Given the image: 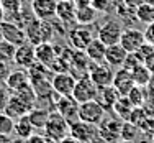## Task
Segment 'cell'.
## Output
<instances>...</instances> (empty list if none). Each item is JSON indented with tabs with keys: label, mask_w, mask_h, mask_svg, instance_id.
I'll use <instances>...</instances> for the list:
<instances>
[{
	"label": "cell",
	"mask_w": 154,
	"mask_h": 143,
	"mask_svg": "<svg viewBox=\"0 0 154 143\" xmlns=\"http://www.w3.org/2000/svg\"><path fill=\"white\" fill-rule=\"evenodd\" d=\"M69 128H71L69 122L59 112L54 110V112L49 113V119H48L43 132H45V137L48 140L59 143L61 140H64L66 137H69Z\"/></svg>",
	"instance_id": "1"
},
{
	"label": "cell",
	"mask_w": 154,
	"mask_h": 143,
	"mask_svg": "<svg viewBox=\"0 0 154 143\" xmlns=\"http://www.w3.org/2000/svg\"><path fill=\"white\" fill-rule=\"evenodd\" d=\"M105 113L107 110L103 109V105L95 99V100H89L79 104V120L87 123H92V125H100L102 120L105 119Z\"/></svg>",
	"instance_id": "2"
},
{
	"label": "cell",
	"mask_w": 154,
	"mask_h": 143,
	"mask_svg": "<svg viewBox=\"0 0 154 143\" xmlns=\"http://www.w3.org/2000/svg\"><path fill=\"white\" fill-rule=\"evenodd\" d=\"M72 97H74L79 104H84V102H89V100H95V99L98 97V87L92 82V79L89 78V74H85V76L77 79Z\"/></svg>",
	"instance_id": "3"
},
{
	"label": "cell",
	"mask_w": 154,
	"mask_h": 143,
	"mask_svg": "<svg viewBox=\"0 0 154 143\" xmlns=\"http://www.w3.org/2000/svg\"><path fill=\"white\" fill-rule=\"evenodd\" d=\"M123 33V25L122 21L118 20H108L105 21L103 25H100L97 30V38L100 40L103 45H116L120 43V38H122Z\"/></svg>",
	"instance_id": "4"
},
{
	"label": "cell",
	"mask_w": 154,
	"mask_h": 143,
	"mask_svg": "<svg viewBox=\"0 0 154 143\" xmlns=\"http://www.w3.org/2000/svg\"><path fill=\"white\" fill-rule=\"evenodd\" d=\"M89 78L92 79V82L98 89H103V87H108L113 84V68H110L107 63H94L89 69Z\"/></svg>",
	"instance_id": "5"
},
{
	"label": "cell",
	"mask_w": 154,
	"mask_h": 143,
	"mask_svg": "<svg viewBox=\"0 0 154 143\" xmlns=\"http://www.w3.org/2000/svg\"><path fill=\"white\" fill-rule=\"evenodd\" d=\"M95 38L90 25H77L69 31V43L77 51H85L89 43Z\"/></svg>",
	"instance_id": "6"
},
{
	"label": "cell",
	"mask_w": 154,
	"mask_h": 143,
	"mask_svg": "<svg viewBox=\"0 0 154 143\" xmlns=\"http://www.w3.org/2000/svg\"><path fill=\"white\" fill-rule=\"evenodd\" d=\"M69 135L77 138V140L82 141V143H92L95 138L98 137V128H97V125L82 122V120H77V122L71 123Z\"/></svg>",
	"instance_id": "7"
},
{
	"label": "cell",
	"mask_w": 154,
	"mask_h": 143,
	"mask_svg": "<svg viewBox=\"0 0 154 143\" xmlns=\"http://www.w3.org/2000/svg\"><path fill=\"white\" fill-rule=\"evenodd\" d=\"M77 79L71 72H56L53 74V79H51V84H53V91L61 97H66V95H72L74 92Z\"/></svg>",
	"instance_id": "8"
},
{
	"label": "cell",
	"mask_w": 154,
	"mask_h": 143,
	"mask_svg": "<svg viewBox=\"0 0 154 143\" xmlns=\"http://www.w3.org/2000/svg\"><path fill=\"white\" fill-rule=\"evenodd\" d=\"M146 43L144 31L138 30V28H126L122 33L120 38V45H122L126 53H136V51Z\"/></svg>",
	"instance_id": "9"
},
{
	"label": "cell",
	"mask_w": 154,
	"mask_h": 143,
	"mask_svg": "<svg viewBox=\"0 0 154 143\" xmlns=\"http://www.w3.org/2000/svg\"><path fill=\"white\" fill-rule=\"evenodd\" d=\"M56 112H59L71 125L79 120V102L72 95H66V97L59 95L56 102Z\"/></svg>",
	"instance_id": "10"
},
{
	"label": "cell",
	"mask_w": 154,
	"mask_h": 143,
	"mask_svg": "<svg viewBox=\"0 0 154 143\" xmlns=\"http://www.w3.org/2000/svg\"><path fill=\"white\" fill-rule=\"evenodd\" d=\"M122 119H107L105 117L103 120H102V123L98 125V137L102 138V140L112 143L115 141L116 138L120 137V132H122Z\"/></svg>",
	"instance_id": "11"
},
{
	"label": "cell",
	"mask_w": 154,
	"mask_h": 143,
	"mask_svg": "<svg viewBox=\"0 0 154 143\" xmlns=\"http://www.w3.org/2000/svg\"><path fill=\"white\" fill-rule=\"evenodd\" d=\"M13 63H15L17 66H20L21 69H30L31 66L36 63L35 45H31V43L26 41V43H23V45L17 46Z\"/></svg>",
	"instance_id": "12"
},
{
	"label": "cell",
	"mask_w": 154,
	"mask_h": 143,
	"mask_svg": "<svg viewBox=\"0 0 154 143\" xmlns=\"http://www.w3.org/2000/svg\"><path fill=\"white\" fill-rule=\"evenodd\" d=\"M56 7L57 0H33L31 12L38 20L49 21L53 17H56Z\"/></svg>",
	"instance_id": "13"
},
{
	"label": "cell",
	"mask_w": 154,
	"mask_h": 143,
	"mask_svg": "<svg viewBox=\"0 0 154 143\" xmlns=\"http://www.w3.org/2000/svg\"><path fill=\"white\" fill-rule=\"evenodd\" d=\"M2 31H3V40L10 41L12 45L20 46L23 43H26V33H25L23 27L15 25L12 21H2Z\"/></svg>",
	"instance_id": "14"
},
{
	"label": "cell",
	"mask_w": 154,
	"mask_h": 143,
	"mask_svg": "<svg viewBox=\"0 0 154 143\" xmlns=\"http://www.w3.org/2000/svg\"><path fill=\"white\" fill-rule=\"evenodd\" d=\"M112 86L118 91L120 95H128V92L134 87V81H133V76H131V71H128L125 68L115 69Z\"/></svg>",
	"instance_id": "15"
},
{
	"label": "cell",
	"mask_w": 154,
	"mask_h": 143,
	"mask_svg": "<svg viewBox=\"0 0 154 143\" xmlns=\"http://www.w3.org/2000/svg\"><path fill=\"white\" fill-rule=\"evenodd\" d=\"M126 56H128L126 49L120 43L110 45V46H107V51H105V63L113 69H120V68H123V63L126 59Z\"/></svg>",
	"instance_id": "16"
},
{
	"label": "cell",
	"mask_w": 154,
	"mask_h": 143,
	"mask_svg": "<svg viewBox=\"0 0 154 143\" xmlns=\"http://www.w3.org/2000/svg\"><path fill=\"white\" fill-rule=\"evenodd\" d=\"M31 105H28L25 100H21L18 95L13 94L12 97H10V100H8V104H7V107H5V112L7 115H10L13 120H18V119H21V117H25V115H28V112L31 110Z\"/></svg>",
	"instance_id": "17"
},
{
	"label": "cell",
	"mask_w": 154,
	"mask_h": 143,
	"mask_svg": "<svg viewBox=\"0 0 154 143\" xmlns=\"http://www.w3.org/2000/svg\"><path fill=\"white\" fill-rule=\"evenodd\" d=\"M35 54H36V63H39L43 66H48V68H49V66L54 63V59L57 58L56 48L51 45L49 41L36 45L35 46Z\"/></svg>",
	"instance_id": "18"
},
{
	"label": "cell",
	"mask_w": 154,
	"mask_h": 143,
	"mask_svg": "<svg viewBox=\"0 0 154 143\" xmlns=\"http://www.w3.org/2000/svg\"><path fill=\"white\" fill-rule=\"evenodd\" d=\"M75 13L77 5L74 0H59L56 7V17L59 18L62 23H75Z\"/></svg>",
	"instance_id": "19"
},
{
	"label": "cell",
	"mask_w": 154,
	"mask_h": 143,
	"mask_svg": "<svg viewBox=\"0 0 154 143\" xmlns=\"http://www.w3.org/2000/svg\"><path fill=\"white\" fill-rule=\"evenodd\" d=\"M105 51H107V45H103L97 36L85 48V54L92 63H105Z\"/></svg>",
	"instance_id": "20"
},
{
	"label": "cell",
	"mask_w": 154,
	"mask_h": 143,
	"mask_svg": "<svg viewBox=\"0 0 154 143\" xmlns=\"http://www.w3.org/2000/svg\"><path fill=\"white\" fill-rule=\"evenodd\" d=\"M122 97L120 92L115 89L113 86H108V87H103V89H98V97L97 100L103 105L105 110H112L113 105L118 102V99Z\"/></svg>",
	"instance_id": "21"
},
{
	"label": "cell",
	"mask_w": 154,
	"mask_h": 143,
	"mask_svg": "<svg viewBox=\"0 0 154 143\" xmlns=\"http://www.w3.org/2000/svg\"><path fill=\"white\" fill-rule=\"evenodd\" d=\"M26 84H30V76L23 71V69H17V71H12L8 76V79L5 81V86L8 87L10 91L17 92L21 87H25Z\"/></svg>",
	"instance_id": "22"
},
{
	"label": "cell",
	"mask_w": 154,
	"mask_h": 143,
	"mask_svg": "<svg viewBox=\"0 0 154 143\" xmlns=\"http://www.w3.org/2000/svg\"><path fill=\"white\" fill-rule=\"evenodd\" d=\"M131 76H133V81H134V86H139V87H148L151 84V79H152V74L149 71V68L146 64H138L131 69Z\"/></svg>",
	"instance_id": "23"
},
{
	"label": "cell",
	"mask_w": 154,
	"mask_h": 143,
	"mask_svg": "<svg viewBox=\"0 0 154 143\" xmlns=\"http://www.w3.org/2000/svg\"><path fill=\"white\" fill-rule=\"evenodd\" d=\"M98 12L94 8L92 5H84V7H77V13H75V23L77 25H92L97 20Z\"/></svg>",
	"instance_id": "24"
},
{
	"label": "cell",
	"mask_w": 154,
	"mask_h": 143,
	"mask_svg": "<svg viewBox=\"0 0 154 143\" xmlns=\"http://www.w3.org/2000/svg\"><path fill=\"white\" fill-rule=\"evenodd\" d=\"M133 104H131L130 100H128V97L126 95H122V97L118 99V102H116L115 105H113V113H115L118 119H122L123 122H128L130 120V115H131V112H133Z\"/></svg>",
	"instance_id": "25"
},
{
	"label": "cell",
	"mask_w": 154,
	"mask_h": 143,
	"mask_svg": "<svg viewBox=\"0 0 154 143\" xmlns=\"http://www.w3.org/2000/svg\"><path fill=\"white\" fill-rule=\"evenodd\" d=\"M49 110L48 109H38V107H33L30 112H28V120L31 122V125L36 128V130H43L49 119Z\"/></svg>",
	"instance_id": "26"
},
{
	"label": "cell",
	"mask_w": 154,
	"mask_h": 143,
	"mask_svg": "<svg viewBox=\"0 0 154 143\" xmlns=\"http://www.w3.org/2000/svg\"><path fill=\"white\" fill-rule=\"evenodd\" d=\"M36 128L31 125V122L28 120V115L21 117V119H18L15 122V130H13V133L17 135L20 140H26V138H30L33 135V132H35Z\"/></svg>",
	"instance_id": "27"
},
{
	"label": "cell",
	"mask_w": 154,
	"mask_h": 143,
	"mask_svg": "<svg viewBox=\"0 0 154 143\" xmlns=\"http://www.w3.org/2000/svg\"><path fill=\"white\" fill-rule=\"evenodd\" d=\"M134 17H136L138 21H141L144 25H152L154 23V7L144 2L143 5H139L134 10Z\"/></svg>",
	"instance_id": "28"
},
{
	"label": "cell",
	"mask_w": 154,
	"mask_h": 143,
	"mask_svg": "<svg viewBox=\"0 0 154 143\" xmlns=\"http://www.w3.org/2000/svg\"><path fill=\"white\" fill-rule=\"evenodd\" d=\"M128 100L133 104V107H144L146 104V91L144 87H139V86H134L133 89L128 92Z\"/></svg>",
	"instance_id": "29"
},
{
	"label": "cell",
	"mask_w": 154,
	"mask_h": 143,
	"mask_svg": "<svg viewBox=\"0 0 154 143\" xmlns=\"http://www.w3.org/2000/svg\"><path fill=\"white\" fill-rule=\"evenodd\" d=\"M15 51L17 46L12 45L10 41H7V40L0 41V63H13Z\"/></svg>",
	"instance_id": "30"
},
{
	"label": "cell",
	"mask_w": 154,
	"mask_h": 143,
	"mask_svg": "<svg viewBox=\"0 0 154 143\" xmlns=\"http://www.w3.org/2000/svg\"><path fill=\"white\" fill-rule=\"evenodd\" d=\"M136 54L139 56L143 64H149L151 61H154V45L149 41H146L139 49L136 51Z\"/></svg>",
	"instance_id": "31"
},
{
	"label": "cell",
	"mask_w": 154,
	"mask_h": 143,
	"mask_svg": "<svg viewBox=\"0 0 154 143\" xmlns=\"http://www.w3.org/2000/svg\"><path fill=\"white\" fill-rule=\"evenodd\" d=\"M15 120L5 112H0V135H13Z\"/></svg>",
	"instance_id": "32"
},
{
	"label": "cell",
	"mask_w": 154,
	"mask_h": 143,
	"mask_svg": "<svg viewBox=\"0 0 154 143\" xmlns=\"http://www.w3.org/2000/svg\"><path fill=\"white\" fill-rule=\"evenodd\" d=\"M138 132H139V128L134 125V123L123 122L122 132H120V138H122V140H131V141H134V140H136V137H138Z\"/></svg>",
	"instance_id": "33"
},
{
	"label": "cell",
	"mask_w": 154,
	"mask_h": 143,
	"mask_svg": "<svg viewBox=\"0 0 154 143\" xmlns=\"http://www.w3.org/2000/svg\"><path fill=\"white\" fill-rule=\"evenodd\" d=\"M90 5H92L97 12H110L112 7H115V2H113V0H92Z\"/></svg>",
	"instance_id": "34"
},
{
	"label": "cell",
	"mask_w": 154,
	"mask_h": 143,
	"mask_svg": "<svg viewBox=\"0 0 154 143\" xmlns=\"http://www.w3.org/2000/svg\"><path fill=\"white\" fill-rule=\"evenodd\" d=\"M21 2L23 0H0V5L7 12H18L21 8Z\"/></svg>",
	"instance_id": "35"
},
{
	"label": "cell",
	"mask_w": 154,
	"mask_h": 143,
	"mask_svg": "<svg viewBox=\"0 0 154 143\" xmlns=\"http://www.w3.org/2000/svg\"><path fill=\"white\" fill-rule=\"evenodd\" d=\"M138 64H143L138 54L136 53H128L126 59H125V63H123V68L128 69V71H131V69H133L134 66H138Z\"/></svg>",
	"instance_id": "36"
},
{
	"label": "cell",
	"mask_w": 154,
	"mask_h": 143,
	"mask_svg": "<svg viewBox=\"0 0 154 143\" xmlns=\"http://www.w3.org/2000/svg\"><path fill=\"white\" fill-rule=\"evenodd\" d=\"M2 84V82H0ZM8 87L7 86H0V112H3L5 110V107H7V104H8V100H10V92H8Z\"/></svg>",
	"instance_id": "37"
},
{
	"label": "cell",
	"mask_w": 154,
	"mask_h": 143,
	"mask_svg": "<svg viewBox=\"0 0 154 143\" xmlns=\"http://www.w3.org/2000/svg\"><path fill=\"white\" fill-rule=\"evenodd\" d=\"M12 71L13 69L10 68V63H0V82H5Z\"/></svg>",
	"instance_id": "38"
},
{
	"label": "cell",
	"mask_w": 154,
	"mask_h": 143,
	"mask_svg": "<svg viewBox=\"0 0 154 143\" xmlns=\"http://www.w3.org/2000/svg\"><path fill=\"white\" fill-rule=\"evenodd\" d=\"M25 143H48V138L45 137V133H33L30 138H26Z\"/></svg>",
	"instance_id": "39"
},
{
	"label": "cell",
	"mask_w": 154,
	"mask_h": 143,
	"mask_svg": "<svg viewBox=\"0 0 154 143\" xmlns=\"http://www.w3.org/2000/svg\"><path fill=\"white\" fill-rule=\"evenodd\" d=\"M123 2V5L126 7V8H130V10H136L139 5H143V3H144V0H122Z\"/></svg>",
	"instance_id": "40"
},
{
	"label": "cell",
	"mask_w": 154,
	"mask_h": 143,
	"mask_svg": "<svg viewBox=\"0 0 154 143\" xmlns=\"http://www.w3.org/2000/svg\"><path fill=\"white\" fill-rule=\"evenodd\" d=\"M144 36H146V41H149L154 45V23L148 25V28H146V31H144Z\"/></svg>",
	"instance_id": "41"
},
{
	"label": "cell",
	"mask_w": 154,
	"mask_h": 143,
	"mask_svg": "<svg viewBox=\"0 0 154 143\" xmlns=\"http://www.w3.org/2000/svg\"><path fill=\"white\" fill-rule=\"evenodd\" d=\"M59 143H82V141H79L77 138H74V137H71V135H69V137H66L64 140H61Z\"/></svg>",
	"instance_id": "42"
},
{
	"label": "cell",
	"mask_w": 154,
	"mask_h": 143,
	"mask_svg": "<svg viewBox=\"0 0 154 143\" xmlns=\"http://www.w3.org/2000/svg\"><path fill=\"white\" fill-rule=\"evenodd\" d=\"M0 143H13L12 135H0Z\"/></svg>",
	"instance_id": "43"
},
{
	"label": "cell",
	"mask_w": 154,
	"mask_h": 143,
	"mask_svg": "<svg viewBox=\"0 0 154 143\" xmlns=\"http://www.w3.org/2000/svg\"><path fill=\"white\" fill-rule=\"evenodd\" d=\"M149 68V71H151V74H152V79H154V61H151L149 64H146Z\"/></svg>",
	"instance_id": "44"
},
{
	"label": "cell",
	"mask_w": 154,
	"mask_h": 143,
	"mask_svg": "<svg viewBox=\"0 0 154 143\" xmlns=\"http://www.w3.org/2000/svg\"><path fill=\"white\" fill-rule=\"evenodd\" d=\"M0 41H3V31H2V25H0Z\"/></svg>",
	"instance_id": "45"
},
{
	"label": "cell",
	"mask_w": 154,
	"mask_h": 143,
	"mask_svg": "<svg viewBox=\"0 0 154 143\" xmlns=\"http://www.w3.org/2000/svg\"><path fill=\"white\" fill-rule=\"evenodd\" d=\"M118 143H134V141H131V140H120Z\"/></svg>",
	"instance_id": "46"
},
{
	"label": "cell",
	"mask_w": 154,
	"mask_h": 143,
	"mask_svg": "<svg viewBox=\"0 0 154 143\" xmlns=\"http://www.w3.org/2000/svg\"><path fill=\"white\" fill-rule=\"evenodd\" d=\"M144 2H146V3H149V5H152V7H154V0H144Z\"/></svg>",
	"instance_id": "47"
},
{
	"label": "cell",
	"mask_w": 154,
	"mask_h": 143,
	"mask_svg": "<svg viewBox=\"0 0 154 143\" xmlns=\"http://www.w3.org/2000/svg\"><path fill=\"white\" fill-rule=\"evenodd\" d=\"M48 143H56V141H51V140H48Z\"/></svg>",
	"instance_id": "48"
},
{
	"label": "cell",
	"mask_w": 154,
	"mask_h": 143,
	"mask_svg": "<svg viewBox=\"0 0 154 143\" xmlns=\"http://www.w3.org/2000/svg\"><path fill=\"white\" fill-rule=\"evenodd\" d=\"M151 143H154V141H151Z\"/></svg>",
	"instance_id": "49"
},
{
	"label": "cell",
	"mask_w": 154,
	"mask_h": 143,
	"mask_svg": "<svg viewBox=\"0 0 154 143\" xmlns=\"http://www.w3.org/2000/svg\"><path fill=\"white\" fill-rule=\"evenodd\" d=\"M57 2H59V0H57Z\"/></svg>",
	"instance_id": "50"
}]
</instances>
